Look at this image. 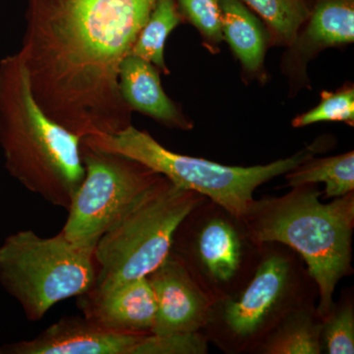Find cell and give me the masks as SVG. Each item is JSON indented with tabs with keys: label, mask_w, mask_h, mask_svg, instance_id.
<instances>
[{
	"label": "cell",
	"mask_w": 354,
	"mask_h": 354,
	"mask_svg": "<svg viewBox=\"0 0 354 354\" xmlns=\"http://www.w3.org/2000/svg\"><path fill=\"white\" fill-rule=\"evenodd\" d=\"M223 37L244 68L257 72L264 62L266 39L259 20L241 0H221Z\"/></svg>",
	"instance_id": "cell-13"
},
{
	"label": "cell",
	"mask_w": 354,
	"mask_h": 354,
	"mask_svg": "<svg viewBox=\"0 0 354 354\" xmlns=\"http://www.w3.org/2000/svg\"><path fill=\"white\" fill-rule=\"evenodd\" d=\"M81 143L137 160L179 187L209 197L230 215L241 220L248 216L255 204L253 193L256 188L292 171L313 158L316 153L312 145L290 158L272 164L227 167L204 158L171 152L149 133L132 125L116 134L84 137Z\"/></svg>",
	"instance_id": "cell-4"
},
{
	"label": "cell",
	"mask_w": 354,
	"mask_h": 354,
	"mask_svg": "<svg viewBox=\"0 0 354 354\" xmlns=\"http://www.w3.org/2000/svg\"><path fill=\"white\" fill-rule=\"evenodd\" d=\"M118 84L121 97L130 111L146 114L169 127H192L165 94L160 72L151 62L135 55H127L120 64Z\"/></svg>",
	"instance_id": "cell-12"
},
{
	"label": "cell",
	"mask_w": 354,
	"mask_h": 354,
	"mask_svg": "<svg viewBox=\"0 0 354 354\" xmlns=\"http://www.w3.org/2000/svg\"><path fill=\"white\" fill-rule=\"evenodd\" d=\"M203 196L160 176L109 228L94 251L95 290L146 278L169 256L174 234Z\"/></svg>",
	"instance_id": "cell-5"
},
{
	"label": "cell",
	"mask_w": 354,
	"mask_h": 354,
	"mask_svg": "<svg viewBox=\"0 0 354 354\" xmlns=\"http://www.w3.org/2000/svg\"><path fill=\"white\" fill-rule=\"evenodd\" d=\"M321 102L311 111L300 114L292 121L295 127L327 121H341L348 124L354 123V90L353 88H342L337 92H323Z\"/></svg>",
	"instance_id": "cell-20"
},
{
	"label": "cell",
	"mask_w": 354,
	"mask_h": 354,
	"mask_svg": "<svg viewBox=\"0 0 354 354\" xmlns=\"http://www.w3.org/2000/svg\"><path fill=\"white\" fill-rule=\"evenodd\" d=\"M144 335L106 329L85 316L64 317L35 339L4 344L0 354H132Z\"/></svg>",
	"instance_id": "cell-8"
},
{
	"label": "cell",
	"mask_w": 354,
	"mask_h": 354,
	"mask_svg": "<svg viewBox=\"0 0 354 354\" xmlns=\"http://www.w3.org/2000/svg\"><path fill=\"white\" fill-rule=\"evenodd\" d=\"M147 278L157 304L156 322L151 334L197 332L206 323L208 301L183 263L169 255Z\"/></svg>",
	"instance_id": "cell-9"
},
{
	"label": "cell",
	"mask_w": 354,
	"mask_h": 354,
	"mask_svg": "<svg viewBox=\"0 0 354 354\" xmlns=\"http://www.w3.org/2000/svg\"><path fill=\"white\" fill-rule=\"evenodd\" d=\"M0 147L23 187L68 209L85 177L81 138L37 104L19 53L0 60Z\"/></svg>",
	"instance_id": "cell-2"
},
{
	"label": "cell",
	"mask_w": 354,
	"mask_h": 354,
	"mask_svg": "<svg viewBox=\"0 0 354 354\" xmlns=\"http://www.w3.org/2000/svg\"><path fill=\"white\" fill-rule=\"evenodd\" d=\"M197 245L203 264L216 281L234 278L241 265V243L230 223L220 218L209 221L198 237Z\"/></svg>",
	"instance_id": "cell-15"
},
{
	"label": "cell",
	"mask_w": 354,
	"mask_h": 354,
	"mask_svg": "<svg viewBox=\"0 0 354 354\" xmlns=\"http://www.w3.org/2000/svg\"><path fill=\"white\" fill-rule=\"evenodd\" d=\"M177 3L209 43L223 41L221 0H177Z\"/></svg>",
	"instance_id": "cell-22"
},
{
	"label": "cell",
	"mask_w": 354,
	"mask_h": 354,
	"mask_svg": "<svg viewBox=\"0 0 354 354\" xmlns=\"http://www.w3.org/2000/svg\"><path fill=\"white\" fill-rule=\"evenodd\" d=\"M288 185L292 187L326 184L327 198H339L353 192L354 153L335 157L309 158L286 174Z\"/></svg>",
	"instance_id": "cell-16"
},
{
	"label": "cell",
	"mask_w": 354,
	"mask_h": 354,
	"mask_svg": "<svg viewBox=\"0 0 354 354\" xmlns=\"http://www.w3.org/2000/svg\"><path fill=\"white\" fill-rule=\"evenodd\" d=\"M78 297L83 316L106 329L140 335L152 332L157 304L147 277L106 290L91 288Z\"/></svg>",
	"instance_id": "cell-10"
},
{
	"label": "cell",
	"mask_w": 354,
	"mask_h": 354,
	"mask_svg": "<svg viewBox=\"0 0 354 354\" xmlns=\"http://www.w3.org/2000/svg\"><path fill=\"white\" fill-rule=\"evenodd\" d=\"M180 22L181 14L176 0H157L129 55L143 58L169 74L165 62V44L172 30Z\"/></svg>",
	"instance_id": "cell-17"
},
{
	"label": "cell",
	"mask_w": 354,
	"mask_h": 354,
	"mask_svg": "<svg viewBox=\"0 0 354 354\" xmlns=\"http://www.w3.org/2000/svg\"><path fill=\"white\" fill-rule=\"evenodd\" d=\"M157 0H28L22 57L34 99L79 138L131 124L118 76Z\"/></svg>",
	"instance_id": "cell-1"
},
{
	"label": "cell",
	"mask_w": 354,
	"mask_h": 354,
	"mask_svg": "<svg viewBox=\"0 0 354 354\" xmlns=\"http://www.w3.org/2000/svg\"><path fill=\"white\" fill-rule=\"evenodd\" d=\"M321 324H317L305 314L290 317L276 334L268 341L265 353L318 354L321 353Z\"/></svg>",
	"instance_id": "cell-19"
},
{
	"label": "cell",
	"mask_w": 354,
	"mask_h": 354,
	"mask_svg": "<svg viewBox=\"0 0 354 354\" xmlns=\"http://www.w3.org/2000/svg\"><path fill=\"white\" fill-rule=\"evenodd\" d=\"M95 277L94 250L68 241L62 232L41 237L21 230L0 245V283L32 322L62 300L87 292Z\"/></svg>",
	"instance_id": "cell-6"
},
{
	"label": "cell",
	"mask_w": 354,
	"mask_h": 354,
	"mask_svg": "<svg viewBox=\"0 0 354 354\" xmlns=\"http://www.w3.org/2000/svg\"><path fill=\"white\" fill-rule=\"evenodd\" d=\"M295 188L286 196L256 201L243 221L254 241L279 242L302 256L318 286L319 313L328 316L335 286L351 267L353 193L325 204L309 185Z\"/></svg>",
	"instance_id": "cell-3"
},
{
	"label": "cell",
	"mask_w": 354,
	"mask_h": 354,
	"mask_svg": "<svg viewBox=\"0 0 354 354\" xmlns=\"http://www.w3.org/2000/svg\"><path fill=\"white\" fill-rule=\"evenodd\" d=\"M81 153L85 177L62 232L68 241L95 251L102 235L162 176L132 158L82 143Z\"/></svg>",
	"instance_id": "cell-7"
},
{
	"label": "cell",
	"mask_w": 354,
	"mask_h": 354,
	"mask_svg": "<svg viewBox=\"0 0 354 354\" xmlns=\"http://www.w3.org/2000/svg\"><path fill=\"white\" fill-rule=\"evenodd\" d=\"M253 8L279 44L297 41L300 28L310 15L308 0H242Z\"/></svg>",
	"instance_id": "cell-18"
},
{
	"label": "cell",
	"mask_w": 354,
	"mask_h": 354,
	"mask_svg": "<svg viewBox=\"0 0 354 354\" xmlns=\"http://www.w3.org/2000/svg\"><path fill=\"white\" fill-rule=\"evenodd\" d=\"M322 327L324 342L328 353H354V312L351 305L330 312Z\"/></svg>",
	"instance_id": "cell-23"
},
{
	"label": "cell",
	"mask_w": 354,
	"mask_h": 354,
	"mask_svg": "<svg viewBox=\"0 0 354 354\" xmlns=\"http://www.w3.org/2000/svg\"><path fill=\"white\" fill-rule=\"evenodd\" d=\"M208 346L198 332H177L167 335L148 334L133 349L132 354H204Z\"/></svg>",
	"instance_id": "cell-21"
},
{
	"label": "cell",
	"mask_w": 354,
	"mask_h": 354,
	"mask_svg": "<svg viewBox=\"0 0 354 354\" xmlns=\"http://www.w3.org/2000/svg\"><path fill=\"white\" fill-rule=\"evenodd\" d=\"M288 276L290 264L286 258H267L241 297L225 307L223 318L230 330L241 337L255 334L285 293Z\"/></svg>",
	"instance_id": "cell-11"
},
{
	"label": "cell",
	"mask_w": 354,
	"mask_h": 354,
	"mask_svg": "<svg viewBox=\"0 0 354 354\" xmlns=\"http://www.w3.org/2000/svg\"><path fill=\"white\" fill-rule=\"evenodd\" d=\"M301 44L311 50L354 41V0H315Z\"/></svg>",
	"instance_id": "cell-14"
}]
</instances>
